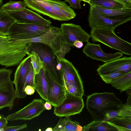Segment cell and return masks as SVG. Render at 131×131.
Wrapping results in <instances>:
<instances>
[{"label": "cell", "instance_id": "cell-25", "mask_svg": "<svg viewBox=\"0 0 131 131\" xmlns=\"http://www.w3.org/2000/svg\"><path fill=\"white\" fill-rule=\"evenodd\" d=\"M83 131H116L115 128L106 121H93L83 127Z\"/></svg>", "mask_w": 131, "mask_h": 131}, {"label": "cell", "instance_id": "cell-30", "mask_svg": "<svg viewBox=\"0 0 131 131\" xmlns=\"http://www.w3.org/2000/svg\"><path fill=\"white\" fill-rule=\"evenodd\" d=\"M125 73L123 72H118L100 74L99 75L106 83L110 84L113 81L122 76Z\"/></svg>", "mask_w": 131, "mask_h": 131}, {"label": "cell", "instance_id": "cell-44", "mask_svg": "<svg viewBox=\"0 0 131 131\" xmlns=\"http://www.w3.org/2000/svg\"><path fill=\"white\" fill-rule=\"evenodd\" d=\"M129 0V1H131V0Z\"/></svg>", "mask_w": 131, "mask_h": 131}, {"label": "cell", "instance_id": "cell-38", "mask_svg": "<svg viewBox=\"0 0 131 131\" xmlns=\"http://www.w3.org/2000/svg\"><path fill=\"white\" fill-rule=\"evenodd\" d=\"M83 42L79 40L75 41L73 43L74 46L78 48H80L83 46Z\"/></svg>", "mask_w": 131, "mask_h": 131}, {"label": "cell", "instance_id": "cell-26", "mask_svg": "<svg viewBox=\"0 0 131 131\" xmlns=\"http://www.w3.org/2000/svg\"><path fill=\"white\" fill-rule=\"evenodd\" d=\"M89 4L90 6H96L108 9L127 8L123 4L114 0H90Z\"/></svg>", "mask_w": 131, "mask_h": 131}, {"label": "cell", "instance_id": "cell-19", "mask_svg": "<svg viewBox=\"0 0 131 131\" xmlns=\"http://www.w3.org/2000/svg\"><path fill=\"white\" fill-rule=\"evenodd\" d=\"M90 8L101 15L110 19H118L131 17V8L108 9L96 6H90Z\"/></svg>", "mask_w": 131, "mask_h": 131}, {"label": "cell", "instance_id": "cell-2", "mask_svg": "<svg viewBox=\"0 0 131 131\" xmlns=\"http://www.w3.org/2000/svg\"><path fill=\"white\" fill-rule=\"evenodd\" d=\"M123 103L114 93H95L87 97L86 108L94 121H103L106 112L120 110L118 105Z\"/></svg>", "mask_w": 131, "mask_h": 131}, {"label": "cell", "instance_id": "cell-24", "mask_svg": "<svg viewBox=\"0 0 131 131\" xmlns=\"http://www.w3.org/2000/svg\"><path fill=\"white\" fill-rule=\"evenodd\" d=\"M16 22L15 19L6 12L0 10V33L8 36L10 29Z\"/></svg>", "mask_w": 131, "mask_h": 131}, {"label": "cell", "instance_id": "cell-8", "mask_svg": "<svg viewBox=\"0 0 131 131\" xmlns=\"http://www.w3.org/2000/svg\"><path fill=\"white\" fill-rule=\"evenodd\" d=\"M52 26L16 22L11 27L8 36L10 38L17 41L32 39L44 34Z\"/></svg>", "mask_w": 131, "mask_h": 131}, {"label": "cell", "instance_id": "cell-22", "mask_svg": "<svg viewBox=\"0 0 131 131\" xmlns=\"http://www.w3.org/2000/svg\"><path fill=\"white\" fill-rule=\"evenodd\" d=\"M106 122L116 131H131V117L117 116Z\"/></svg>", "mask_w": 131, "mask_h": 131}, {"label": "cell", "instance_id": "cell-33", "mask_svg": "<svg viewBox=\"0 0 131 131\" xmlns=\"http://www.w3.org/2000/svg\"><path fill=\"white\" fill-rule=\"evenodd\" d=\"M118 111L110 110L106 112L104 115V121H109L114 117L117 116Z\"/></svg>", "mask_w": 131, "mask_h": 131}, {"label": "cell", "instance_id": "cell-27", "mask_svg": "<svg viewBox=\"0 0 131 131\" xmlns=\"http://www.w3.org/2000/svg\"><path fill=\"white\" fill-rule=\"evenodd\" d=\"M26 7L24 1H15L10 0L2 5L0 7V10L3 11H17L26 8Z\"/></svg>", "mask_w": 131, "mask_h": 131}, {"label": "cell", "instance_id": "cell-17", "mask_svg": "<svg viewBox=\"0 0 131 131\" xmlns=\"http://www.w3.org/2000/svg\"><path fill=\"white\" fill-rule=\"evenodd\" d=\"M130 71V57H124L105 63L99 66L97 69L99 75L118 72H123L126 73Z\"/></svg>", "mask_w": 131, "mask_h": 131}, {"label": "cell", "instance_id": "cell-11", "mask_svg": "<svg viewBox=\"0 0 131 131\" xmlns=\"http://www.w3.org/2000/svg\"><path fill=\"white\" fill-rule=\"evenodd\" d=\"M45 101L42 99H34L20 110L7 115L8 121L30 120L39 116L45 110Z\"/></svg>", "mask_w": 131, "mask_h": 131}, {"label": "cell", "instance_id": "cell-9", "mask_svg": "<svg viewBox=\"0 0 131 131\" xmlns=\"http://www.w3.org/2000/svg\"><path fill=\"white\" fill-rule=\"evenodd\" d=\"M12 73V69L0 68V110L7 108L11 111L14 106V101L17 98L11 78Z\"/></svg>", "mask_w": 131, "mask_h": 131}, {"label": "cell", "instance_id": "cell-7", "mask_svg": "<svg viewBox=\"0 0 131 131\" xmlns=\"http://www.w3.org/2000/svg\"><path fill=\"white\" fill-rule=\"evenodd\" d=\"M33 51L37 53L43 61L45 73L50 75L57 82L63 86L62 77L57 67V60L51 49L45 44L39 42H30L27 53Z\"/></svg>", "mask_w": 131, "mask_h": 131}, {"label": "cell", "instance_id": "cell-15", "mask_svg": "<svg viewBox=\"0 0 131 131\" xmlns=\"http://www.w3.org/2000/svg\"><path fill=\"white\" fill-rule=\"evenodd\" d=\"M20 23L50 25L52 23L38 13L26 8L15 11H4Z\"/></svg>", "mask_w": 131, "mask_h": 131}, {"label": "cell", "instance_id": "cell-34", "mask_svg": "<svg viewBox=\"0 0 131 131\" xmlns=\"http://www.w3.org/2000/svg\"><path fill=\"white\" fill-rule=\"evenodd\" d=\"M64 2H68L70 7L76 9H80L81 8V1L80 0H65Z\"/></svg>", "mask_w": 131, "mask_h": 131}, {"label": "cell", "instance_id": "cell-23", "mask_svg": "<svg viewBox=\"0 0 131 131\" xmlns=\"http://www.w3.org/2000/svg\"><path fill=\"white\" fill-rule=\"evenodd\" d=\"M111 85L119 90L120 93L131 88V71L113 81L110 83Z\"/></svg>", "mask_w": 131, "mask_h": 131}, {"label": "cell", "instance_id": "cell-10", "mask_svg": "<svg viewBox=\"0 0 131 131\" xmlns=\"http://www.w3.org/2000/svg\"><path fill=\"white\" fill-rule=\"evenodd\" d=\"M53 113L56 116L70 117L80 113L84 107L82 97L74 95L66 91V97L61 104L53 106Z\"/></svg>", "mask_w": 131, "mask_h": 131}, {"label": "cell", "instance_id": "cell-5", "mask_svg": "<svg viewBox=\"0 0 131 131\" xmlns=\"http://www.w3.org/2000/svg\"><path fill=\"white\" fill-rule=\"evenodd\" d=\"M57 62L66 91L82 97L84 94L83 82L78 70L71 62L64 58L59 61L57 60Z\"/></svg>", "mask_w": 131, "mask_h": 131}, {"label": "cell", "instance_id": "cell-31", "mask_svg": "<svg viewBox=\"0 0 131 131\" xmlns=\"http://www.w3.org/2000/svg\"><path fill=\"white\" fill-rule=\"evenodd\" d=\"M35 74L31 64L27 74L26 77V86L27 85H29L34 88V80Z\"/></svg>", "mask_w": 131, "mask_h": 131}, {"label": "cell", "instance_id": "cell-41", "mask_svg": "<svg viewBox=\"0 0 131 131\" xmlns=\"http://www.w3.org/2000/svg\"><path fill=\"white\" fill-rule=\"evenodd\" d=\"M45 131H53L51 127H48L46 129Z\"/></svg>", "mask_w": 131, "mask_h": 131}, {"label": "cell", "instance_id": "cell-29", "mask_svg": "<svg viewBox=\"0 0 131 131\" xmlns=\"http://www.w3.org/2000/svg\"><path fill=\"white\" fill-rule=\"evenodd\" d=\"M117 116L131 117V97H128L126 102L118 105Z\"/></svg>", "mask_w": 131, "mask_h": 131}, {"label": "cell", "instance_id": "cell-6", "mask_svg": "<svg viewBox=\"0 0 131 131\" xmlns=\"http://www.w3.org/2000/svg\"><path fill=\"white\" fill-rule=\"evenodd\" d=\"M114 29L94 28L90 35L93 42H101L126 55H131V44L118 36Z\"/></svg>", "mask_w": 131, "mask_h": 131}, {"label": "cell", "instance_id": "cell-16", "mask_svg": "<svg viewBox=\"0 0 131 131\" xmlns=\"http://www.w3.org/2000/svg\"><path fill=\"white\" fill-rule=\"evenodd\" d=\"M45 74L48 84V102L53 106H58L66 98V90L64 86L59 83L50 75Z\"/></svg>", "mask_w": 131, "mask_h": 131}, {"label": "cell", "instance_id": "cell-3", "mask_svg": "<svg viewBox=\"0 0 131 131\" xmlns=\"http://www.w3.org/2000/svg\"><path fill=\"white\" fill-rule=\"evenodd\" d=\"M29 43L0 33V65L6 67L18 65L27 54Z\"/></svg>", "mask_w": 131, "mask_h": 131}, {"label": "cell", "instance_id": "cell-43", "mask_svg": "<svg viewBox=\"0 0 131 131\" xmlns=\"http://www.w3.org/2000/svg\"><path fill=\"white\" fill-rule=\"evenodd\" d=\"M3 0H0V6H1L3 4Z\"/></svg>", "mask_w": 131, "mask_h": 131}, {"label": "cell", "instance_id": "cell-20", "mask_svg": "<svg viewBox=\"0 0 131 131\" xmlns=\"http://www.w3.org/2000/svg\"><path fill=\"white\" fill-rule=\"evenodd\" d=\"M34 83L35 90L42 99L48 102V84L43 67L38 73L35 74Z\"/></svg>", "mask_w": 131, "mask_h": 131}, {"label": "cell", "instance_id": "cell-21", "mask_svg": "<svg viewBox=\"0 0 131 131\" xmlns=\"http://www.w3.org/2000/svg\"><path fill=\"white\" fill-rule=\"evenodd\" d=\"M83 127L75 121H72L69 116L60 118L56 126L52 129L53 131H83Z\"/></svg>", "mask_w": 131, "mask_h": 131}, {"label": "cell", "instance_id": "cell-28", "mask_svg": "<svg viewBox=\"0 0 131 131\" xmlns=\"http://www.w3.org/2000/svg\"><path fill=\"white\" fill-rule=\"evenodd\" d=\"M28 55L30 56L31 63L35 74L38 73L43 67L44 63L37 53L33 51L28 52Z\"/></svg>", "mask_w": 131, "mask_h": 131}, {"label": "cell", "instance_id": "cell-14", "mask_svg": "<svg viewBox=\"0 0 131 131\" xmlns=\"http://www.w3.org/2000/svg\"><path fill=\"white\" fill-rule=\"evenodd\" d=\"M60 28L67 42L71 47H74L73 44L76 41L88 42L91 38L90 35L79 25L63 23L61 24Z\"/></svg>", "mask_w": 131, "mask_h": 131}, {"label": "cell", "instance_id": "cell-12", "mask_svg": "<svg viewBox=\"0 0 131 131\" xmlns=\"http://www.w3.org/2000/svg\"><path fill=\"white\" fill-rule=\"evenodd\" d=\"M31 64L30 56L28 55L21 61L15 71L13 82L15 85L17 98H23L26 96L27 95L24 91L26 77Z\"/></svg>", "mask_w": 131, "mask_h": 131}, {"label": "cell", "instance_id": "cell-18", "mask_svg": "<svg viewBox=\"0 0 131 131\" xmlns=\"http://www.w3.org/2000/svg\"><path fill=\"white\" fill-rule=\"evenodd\" d=\"M83 51L87 57L104 63L120 58L123 56V53L120 52L113 54L106 53L102 50L100 44L89 42L84 47Z\"/></svg>", "mask_w": 131, "mask_h": 131}, {"label": "cell", "instance_id": "cell-36", "mask_svg": "<svg viewBox=\"0 0 131 131\" xmlns=\"http://www.w3.org/2000/svg\"><path fill=\"white\" fill-rule=\"evenodd\" d=\"M24 91L26 95H31L34 94L35 92V89L31 86L27 85L25 88Z\"/></svg>", "mask_w": 131, "mask_h": 131}, {"label": "cell", "instance_id": "cell-42", "mask_svg": "<svg viewBox=\"0 0 131 131\" xmlns=\"http://www.w3.org/2000/svg\"><path fill=\"white\" fill-rule=\"evenodd\" d=\"M80 1H84L85 2H87L88 3H89L90 1V0H80Z\"/></svg>", "mask_w": 131, "mask_h": 131}, {"label": "cell", "instance_id": "cell-35", "mask_svg": "<svg viewBox=\"0 0 131 131\" xmlns=\"http://www.w3.org/2000/svg\"><path fill=\"white\" fill-rule=\"evenodd\" d=\"M8 121L5 117L0 114V131H3L4 129L7 125Z\"/></svg>", "mask_w": 131, "mask_h": 131}, {"label": "cell", "instance_id": "cell-37", "mask_svg": "<svg viewBox=\"0 0 131 131\" xmlns=\"http://www.w3.org/2000/svg\"><path fill=\"white\" fill-rule=\"evenodd\" d=\"M124 5L127 8H131V1L129 0H114Z\"/></svg>", "mask_w": 131, "mask_h": 131}, {"label": "cell", "instance_id": "cell-39", "mask_svg": "<svg viewBox=\"0 0 131 131\" xmlns=\"http://www.w3.org/2000/svg\"><path fill=\"white\" fill-rule=\"evenodd\" d=\"M44 107L45 110H50L51 109V104L49 102L46 101L44 104Z\"/></svg>", "mask_w": 131, "mask_h": 131}, {"label": "cell", "instance_id": "cell-32", "mask_svg": "<svg viewBox=\"0 0 131 131\" xmlns=\"http://www.w3.org/2000/svg\"><path fill=\"white\" fill-rule=\"evenodd\" d=\"M27 125L26 123L16 126H7L3 131H18L23 130L26 128Z\"/></svg>", "mask_w": 131, "mask_h": 131}, {"label": "cell", "instance_id": "cell-1", "mask_svg": "<svg viewBox=\"0 0 131 131\" xmlns=\"http://www.w3.org/2000/svg\"><path fill=\"white\" fill-rule=\"evenodd\" d=\"M27 7L54 20L62 21L74 18L76 14L64 2L60 0H24Z\"/></svg>", "mask_w": 131, "mask_h": 131}, {"label": "cell", "instance_id": "cell-13", "mask_svg": "<svg viewBox=\"0 0 131 131\" xmlns=\"http://www.w3.org/2000/svg\"><path fill=\"white\" fill-rule=\"evenodd\" d=\"M88 19L91 29L96 28L115 29L118 26L130 20L131 17L118 19H110L101 15L90 8Z\"/></svg>", "mask_w": 131, "mask_h": 131}, {"label": "cell", "instance_id": "cell-40", "mask_svg": "<svg viewBox=\"0 0 131 131\" xmlns=\"http://www.w3.org/2000/svg\"><path fill=\"white\" fill-rule=\"evenodd\" d=\"M125 91L126 92L128 97H131V88L128 89Z\"/></svg>", "mask_w": 131, "mask_h": 131}, {"label": "cell", "instance_id": "cell-4", "mask_svg": "<svg viewBox=\"0 0 131 131\" xmlns=\"http://www.w3.org/2000/svg\"><path fill=\"white\" fill-rule=\"evenodd\" d=\"M21 41L46 44L51 49L53 55L59 61L61 59L64 58L66 54L71 50V46L67 42L60 28L53 26L48 31L39 36Z\"/></svg>", "mask_w": 131, "mask_h": 131}]
</instances>
